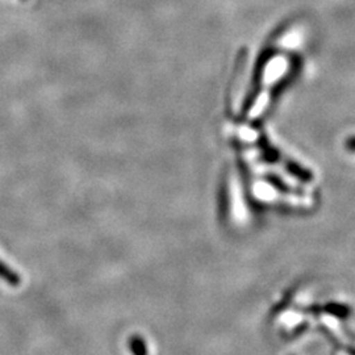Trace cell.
<instances>
[{"instance_id": "1", "label": "cell", "mask_w": 355, "mask_h": 355, "mask_svg": "<svg viewBox=\"0 0 355 355\" xmlns=\"http://www.w3.org/2000/svg\"><path fill=\"white\" fill-rule=\"evenodd\" d=\"M0 279L6 282L7 284L12 286V287H17L21 283L20 275L16 271H13L12 268L8 266V265L1 262V261H0Z\"/></svg>"}, {"instance_id": "3", "label": "cell", "mask_w": 355, "mask_h": 355, "mask_svg": "<svg viewBox=\"0 0 355 355\" xmlns=\"http://www.w3.org/2000/svg\"><path fill=\"white\" fill-rule=\"evenodd\" d=\"M347 148H349L350 150H355V139L347 141Z\"/></svg>"}, {"instance_id": "2", "label": "cell", "mask_w": 355, "mask_h": 355, "mask_svg": "<svg viewBox=\"0 0 355 355\" xmlns=\"http://www.w3.org/2000/svg\"><path fill=\"white\" fill-rule=\"evenodd\" d=\"M128 347L133 354H146L148 353V347L145 340L140 336H133L128 340Z\"/></svg>"}]
</instances>
